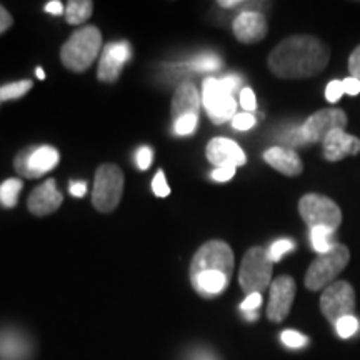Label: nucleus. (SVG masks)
I'll return each mask as SVG.
<instances>
[{"mask_svg":"<svg viewBox=\"0 0 360 360\" xmlns=\"http://www.w3.org/2000/svg\"><path fill=\"white\" fill-rule=\"evenodd\" d=\"M300 217L309 229L327 227L335 232L342 224V210L334 200L321 193H307L299 202Z\"/></svg>","mask_w":360,"mask_h":360,"instance_id":"7","label":"nucleus"},{"mask_svg":"<svg viewBox=\"0 0 360 360\" xmlns=\"http://www.w3.org/2000/svg\"><path fill=\"white\" fill-rule=\"evenodd\" d=\"M321 310L328 323L335 326L340 319L354 315L355 290L349 282L335 281L321 295Z\"/></svg>","mask_w":360,"mask_h":360,"instance_id":"9","label":"nucleus"},{"mask_svg":"<svg viewBox=\"0 0 360 360\" xmlns=\"http://www.w3.org/2000/svg\"><path fill=\"white\" fill-rule=\"evenodd\" d=\"M347 115L340 109H322L314 112L312 115L305 120V124L300 127L304 142L317 143L323 142L328 134H332L337 129L347 127Z\"/></svg>","mask_w":360,"mask_h":360,"instance_id":"11","label":"nucleus"},{"mask_svg":"<svg viewBox=\"0 0 360 360\" xmlns=\"http://www.w3.org/2000/svg\"><path fill=\"white\" fill-rule=\"evenodd\" d=\"M350 252L345 245L334 244L327 254L317 255V259L310 264L305 274V287L309 290H326L328 285L335 282L339 274L349 265Z\"/></svg>","mask_w":360,"mask_h":360,"instance_id":"4","label":"nucleus"},{"mask_svg":"<svg viewBox=\"0 0 360 360\" xmlns=\"http://www.w3.org/2000/svg\"><path fill=\"white\" fill-rule=\"evenodd\" d=\"M70 193L74 197H84L87 193V184L85 182H75L72 180L70 182Z\"/></svg>","mask_w":360,"mask_h":360,"instance_id":"43","label":"nucleus"},{"mask_svg":"<svg viewBox=\"0 0 360 360\" xmlns=\"http://www.w3.org/2000/svg\"><path fill=\"white\" fill-rule=\"evenodd\" d=\"M264 160L267 162L272 169H276L277 172L283 175H289V177H295L300 175L304 170V164L300 160V157L295 154L290 148L283 147H272L269 148L264 154Z\"/></svg>","mask_w":360,"mask_h":360,"instance_id":"19","label":"nucleus"},{"mask_svg":"<svg viewBox=\"0 0 360 360\" xmlns=\"http://www.w3.org/2000/svg\"><path fill=\"white\" fill-rule=\"evenodd\" d=\"M152 191L157 197H167L170 193V187L167 186V180H165V174L159 170L155 174L154 180H152Z\"/></svg>","mask_w":360,"mask_h":360,"instance_id":"31","label":"nucleus"},{"mask_svg":"<svg viewBox=\"0 0 360 360\" xmlns=\"http://www.w3.org/2000/svg\"><path fill=\"white\" fill-rule=\"evenodd\" d=\"M236 167H220L215 169L210 177H212L215 182H229V180L236 175Z\"/></svg>","mask_w":360,"mask_h":360,"instance_id":"38","label":"nucleus"},{"mask_svg":"<svg viewBox=\"0 0 360 360\" xmlns=\"http://www.w3.org/2000/svg\"><path fill=\"white\" fill-rule=\"evenodd\" d=\"M295 299V281L289 276H281L270 283L267 317L270 322H282L292 309Z\"/></svg>","mask_w":360,"mask_h":360,"instance_id":"12","label":"nucleus"},{"mask_svg":"<svg viewBox=\"0 0 360 360\" xmlns=\"http://www.w3.org/2000/svg\"><path fill=\"white\" fill-rule=\"evenodd\" d=\"M330 51L312 35H292L270 52L269 69L278 79H310L328 65Z\"/></svg>","mask_w":360,"mask_h":360,"instance_id":"1","label":"nucleus"},{"mask_svg":"<svg viewBox=\"0 0 360 360\" xmlns=\"http://www.w3.org/2000/svg\"><path fill=\"white\" fill-rule=\"evenodd\" d=\"M102 49V34L97 27H84L70 35L60 51L62 64L72 72L87 70Z\"/></svg>","mask_w":360,"mask_h":360,"instance_id":"3","label":"nucleus"},{"mask_svg":"<svg viewBox=\"0 0 360 360\" xmlns=\"http://www.w3.org/2000/svg\"><path fill=\"white\" fill-rule=\"evenodd\" d=\"M200 97L199 92H197L195 85L191 82L182 84L177 87L172 98V119L174 122L177 119H182V117L187 115H197L199 117L200 110Z\"/></svg>","mask_w":360,"mask_h":360,"instance_id":"20","label":"nucleus"},{"mask_svg":"<svg viewBox=\"0 0 360 360\" xmlns=\"http://www.w3.org/2000/svg\"><path fill=\"white\" fill-rule=\"evenodd\" d=\"M233 129L237 130H249L255 125V117L249 114V112H244V114H237L232 119Z\"/></svg>","mask_w":360,"mask_h":360,"instance_id":"32","label":"nucleus"},{"mask_svg":"<svg viewBox=\"0 0 360 360\" xmlns=\"http://www.w3.org/2000/svg\"><path fill=\"white\" fill-rule=\"evenodd\" d=\"M274 262L269 257V250L264 247H252L245 252L238 270V283L247 295L262 294L272 283Z\"/></svg>","mask_w":360,"mask_h":360,"instance_id":"5","label":"nucleus"},{"mask_svg":"<svg viewBox=\"0 0 360 360\" xmlns=\"http://www.w3.org/2000/svg\"><path fill=\"white\" fill-rule=\"evenodd\" d=\"M32 89V82L30 80H20V82L7 84L0 87V101H13V98H19L24 94L29 92Z\"/></svg>","mask_w":360,"mask_h":360,"instance_id":"25","label":"nucleus"},{"mask_svg":"<svg viewBox=\"0 0 360 360\" xmlns=\"http://www.w3.org/2000/svg\"><path fill=\"white\" fill-rule=\"evenodd\" d=\"M233 274V252L222 240H210L200 247L191 264L193 290L204 299L219 297L229 287Z\"/></svg>","mask_w":360,"mask_h":360,"instance_id":"2","label":"nucleus"},{"mask_svg":"<svg viewBox=\"0 0 360 360\" xmlns=\"http://www.w3.org/2000/svg\"><path fill=\"white\" fill-rule=\"evenodd\" d=\"M188 65L195 72H217L222 67V60L215 53H200L192 58Z\"/></svg>","mask_w":360,"mask_h":360,"instance_id":"24","label":"nucleus"},{"mask_svg":"<svg viewBox=\"0 0 360 360\" xmlns=\"http://www.w3.org/2000/svg\"><path fill=\"white\" fill-rule=\"evenodd\" d=\"M45 12L52 13V15H62L65 12V7L58 0H52V2L45 4Z\"/></svg>","mask_w":360,"mask_h":360,"instance_id":"42","label":"nucleus"},{"mask_svg":"<svg viewBox=\"0 0 360 360\" xmlns=\"http://www.w3.org/2000/svg\"><path fill=\"white\" fill-rule=\"evenodd\" d=\"M152 148L150 147H141L135 154V162H137V167L141 170H147L152 164Z\"/></svg>","mask_w":360,"mask_h":360,"instance_id":"34","label":"nucleus"},{"mask_svg":"<svg viewBox=\"0 0 360 360\" xmlns=\"http://www.w3.org/2000/svg\"><path fill=\"white\" fill-rule=\"evenodd\" d=\"M349 72L354 79L360 80V45L354 49V52L349 57Z\"/></svg>","mask_w":360,"mask_h":360,"instance_id":"36","label":"nucleus"},{"mask_svg":"<svg viewBox=\"0 0 360 360\" xmlns=\"http://www.w3.org/2000/svg\"><path fill=\"white\" fill-rule=\"evenodd\" d=\"M220 84H222V87L227 90V92H231L233 96V94L238 92V89H240L242 80L240 77H237V75H225V77L220 79Z\"/></svg>","mask_w":360,"mask_h":360,"instance_id":"37","label":"nucleus"},{"mask_svg":"<svg viewBox=\"0 0 360 360\" xmlns=\"http://www.w3.org/2000/svg\"><path fill=\"white\" fill-rule=\"evenodd\" d=\"M344 94H345V89H344V82H342V80H332V82H328L327 89H326V98L328 102L337 103Z\"/></svg>","mask_w":360,"mask_h":360,"instance_id":"30","label":"nucleus"},{"mask_svg":"<svg viewBox=\"0 0 360 360\" xmlns=\"http://www.w3.org/2000/svg\"><path fill=\"white\" fill-rule=\"evenodd\" d=\"M332 233L334 232L327 227L310 229V242H312V249L317 252V255L327 254L334 247V244L330 242Z\"/></svg>","mask_w":360,"mask_h":360,"instance_id":"23","label":"nucleus"},{"mask_svg":"<svg viewBox=\"0 0 360 360\" xmlns=\"http://www.w3.org/2000/svg\"><path fill=\"white\" fill-rule=\"evenodd\" d=\"M58 164V152L51 146L29 147L19 152L13 160L17 174L25 179H39L56 169Z\"/></svg>","mask_w":360,"mask_h":360,"instance_id":"10","label":"nucleus"},{"mask_svg":"<svg viewBox=\"0 0 360 360\" xmlns=\"http://www.w3.org/2000/svg\"><path fill=\"white\" fill-rule=\"evenodd\" d=\"M260 304H262V294H250L240 304V310L242 312H257Z\"/></svg>","mask_w":360,"mask_h":360,"instance_id":"35","label":"nucleus"},{"mask_svg":"<svg viewBox=\"0 0 360 360\" xmlns=\"http://www.w3.org/2000/svg\"><path fill=\"white\" fill-rule=\"evenodd\" d=\"M323 159L328 162H339L349 155L360 154V139L345 132V129H337L328 134L322 142Z\"/></svg>","mask_w":360,"mask_h":360,"instance_id":"16","label":"nucleus"},{"mask_svg":"<svg viewBox=\"0 0 360 360\" xmlns=\"http://www.w3.org/2000/svg\"><path fill=\"white\" fill-rule=\"evenodd\" d=\"M240 105L244 107V110L249 112V114L255 110V107H257V101H255L254 90L249 87L240 90Z\"/></svg>","mask_w":360,"mask_h":360,"instance_id":"33","label":"nucleus"},{"mask_svg":"<svg viewBox=\"0 0 360 360\" xmlns=\"http://www.w3.org/2000/svg\"><path fill=\"white\" fill-rule=\"evenodd\" d=\"M240 0H220L219 6L220 7H225V8H231V7H236V6H240Z\"/></svg>","mask_w":360,"mask_h":360,"instance_id":"44","label":"nucleus"},{"mask_svg":"<svg viewBox=\"0 0 360 360\" xmlns=\"http://www.w3.org/2000/svg\"><path fill=\"white\" fill-rule=\"evenodd\" d=\"M92 7L94 4L87 2V0H72L65 7L67 22L72 25L82 24L84 20H87L92 15Z\"/></svg>","mask_w":360,"mask_h":360,"instance_id":"21","label":"nucleus"},{"mask_svg":"<svg viewBox=\"0 0 360 360\" xmlns=\"http://www.w3.org/2000/svg\"><path fill=\"white\" fill-rule=\"evenodd\" d=\"M281 340L282 344L287 345L289 349H302L309 342L307 337L297 330H283L281 334Z\"/></svg>","mask_w":360,"mask_h":360,"instance_id":"29","label":"nucleus"},{"mask_svg":"<svg viewBox=\"0 0 360 360\" xmlns=\"http://www.w3.org/2000/svg\"><path fill=\"white\" fill-rule=\"evenodd\" d=\"M35 74H37V77H39L40 80H44V79H45V74H44V69H42V67H37V70H35Z\"/></svg>","mask_w":360,"mask_h":360,"instance_id":"46","label":"nucleus"},{"mask_svg":"<svg viewBox=\"0 0 360 360\" xmlns=\"http://www.w3.org/2000/svg\"><path fill=\"white\" fill-rule=\"evenodd\" d=\"M197 124H199V117L187 115L182 119H177L174 122V134L175 135H191L195 132Z\"/></svg>","mask_w":360,"mask_h":360,"instance_id":"28","label":"nucleus"},{"mask_svg":"<svg viewBox=\"0 0 360 360\" xmlns=\"http://www.w3.org/2000/svg\"><path fill=\"white\" fill-rule=\"evenodd\" d=\"M62 200H64V197H62V193L57 191L56 180L49 179L45 180L42 186L34 188L27 205H29V210L34 215L44 217V215L56 212L58 207H60Z\"/></svg>","mask_w":360,"mask_h":360,"instance_id":"17","label":"nucleus"},{"mask_svg":"<svg viewBox=\"0 0 360 360\" xmlns=\"http://www.w3.org/2000/svg\"><path fill=\"white\" fill-rule=\"evenodd\" d=\"M294 249H295L294 240H290V238H281V240L274 242V244L270 245L269 257L272 262H281L283 255H285L287 252H292Z\"/></svg>","mask_w":360,"mask_h":360,"instance_id":"26","label":"nucleus"},{"mask_svg":"<svg viewBox=\"0 0 360 360\" xmlns=\"http://www.w3.org/2000/svg\"><path fill=\"white\" fill-rule=\"evenodd\" d=\"M124 193V172L117 165H101L96 172L92 204L98 212L109 214L120 204Z\"/></svg>","mask_w":360,"mask_h":360,"instance_id":"6","label":"nucleus"},{"mask_svg":"<svg viewBox=\"0 0 360 360\" xmlns=\"http://www.w3.org/2000/svg\"><path fill=\"white\" fill-rule=\"evenodd\" d=\"M12 15L8 13L6 7L0 6V35H2L6 30H8L12 27Z\"/></svg>","mask_w":360,"mask_h":360,"instance_id":"41","label":"nucleus"},{"mask_svg":"<svg viewBox=\"0 0 360 360\" xmlns=\"http://www.w3.org/2000/svg\"><path fill=\"white\" fill-rule=\"evenodd\" d=\"M233 35L242 44H257L267 35V20L260 12L245 11L233 20Z\"/></svg>","mask_w":360,"mask_h":360,"instance_id":"15","label":"nucleus"},{"mask_svg":"<svg viewBox=\"0 0 360 360\" xmlns=\"http://www.w3.org/2000/svg\"><path fill=\"white\" fill-rule=\"evenodd\" d=\"M32 355V344L24 332L15 328L0 330V360H29Z\"/></svg>","mask_w":360,"mask_h":360,"instance_id":"18","label":"nucleus"},{"mask_svg":"<svg viewBox=\"0 0 360 360\" xmlns=\"http://www.w3.org/2000/svg\"><path fill=\"white\" fill-rule=\"evenodd\" d=\"M207 159L215 167H240L245 164V154L237 142L231 139L215 137L207 146Z\"/></svg>","mask_w":360,"mask_h":360,"instance_id":"14","label":"nucleus"},{"mask_svg":"<svg viewBox=\"0 0 360 360\" xmlns=\"http://www.w3.org/2000/svg\"><path fill=\"white\" fill-rule=\"evenodd\" d=\"M344 82V89H345V94H349V96H359L360 94V80L354 79L352 75L347 77L345 80H342Z\"/></svg>","mask_w":360,"mask_h":360,"instance_id":"40","label":"nucleus"},{"mask_svg":"<svg viewBox=\"0 0 360 360\" xmlns=\"http://www.w3.org/2000/svg\"><path fill=\"white\" fill-rule=\"evenodd\" d=\"M186 360H220L212 350L209 349H195L187 355Z\"/></svg>","mask_w":360,"mask_h":360,"instance_id":"39","label":"nucleus"},{"mask_svg":"<svg viewBox=\"0 0 360 360\" xmlns=\"http://www.w3.org/2000/svg\"><path fill=\"white\" fill-rule=\"evenodd\" d=\"M334 327L339 337H342V339H349V337H352L355 332L359 330V321L354 315H347V317L340 319Z\"/></svg>","mask_w":360,"mask_h":360,"instance_id":"27","label":"nucleus"},{"mask_svg":"<svg viewBox=\"0 0 360 360\" xmlns=\"http://www.w3.org/2000/svg\"><path fill=\"white\" fill-rule=\"evenodd\" d=\"M22 187H24V184H22L20 179L4 180L2 186H0V204L6 207V209L15 207Z\"/></svg>","mask_w":360,"mask_h":360,"instance_id":"22","label":"nucleus"},{"mask_svg":"<svg viewBox=\"0 0 360 360\" xmlns=\"http://www.w3.org/2000/svg\"><path fill=\"white\" fill-rule=\"evenodd\" d=\"M202 103H204L207 114L214 124H225L237 115L236 97L222 87L220 79L209 77L204 80Z\"/></svg>","mask_w":360,"mask_h":360,"instance_id":"8","label":"nucleus"},{"mask_svg":"<svg viewBox=\"0 0 360 360\" xmlns=\"http://www.w3.org/2000/svg\"><path fill=\"white\" fill-rule=\"evenodd\" d=\"M130 45L127 42L109 44L102 52V58L98 62L97 77L102 82L112 84L119 79L122 67L127 64L130 58Z\"/></svg>","mask_w":360,"mask_h":360,"instance_id":"13","label":"nucleus"},{"mask_svg":"<svg viewBox=\"0 0 360 360\" xmlns=\"http://www.w3.org/2000/svg\"><path fill=\"white\" fill-rule=\"evenodd\" d=\"M244 314V317H245V321H257L259 319V314L257 312H242Z\"/></svg>","mask_w":360,"mask_h":360,"instance_id":"45","label":"nucleus"}]
</instances>
